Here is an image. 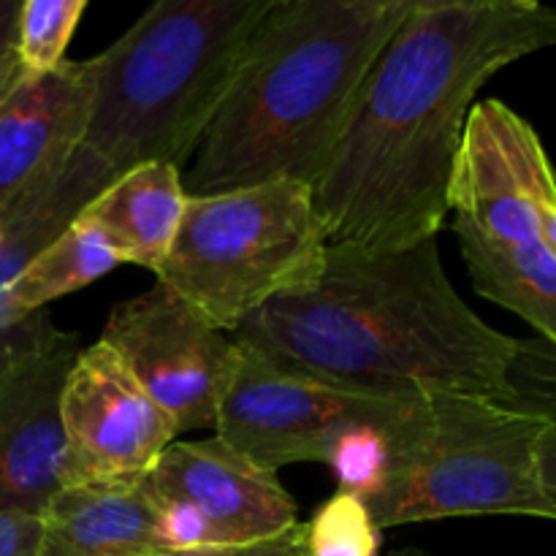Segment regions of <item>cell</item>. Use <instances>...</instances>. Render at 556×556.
<instances>
[{
  "label": "cell",
  "mask_w": 556,
  "mask_h": 556,
  "mask_svg": "<svg viewBox=\"0 0 556 556\" xmlns=\"http://www.w3.org/2000/svg\"><path fill=\"white\" fill-rule=\"evenodd\" d=\"M543 49H556L554 5L413 0L313 190L329 244L400 253L438 239L478 92Z\"/></svg>",
  "instance_id": "obj_1"
},
{
  "label": "cell",
  "mask_w": 556,
  "mask_h": 556,
  "mask_svg": "<svg viewBox=\"0 0 556 556\" xmlns=\"http://www.w3.org/2000/svg\"><path fill=\"white\" fill-rule=\"evenodd\" d=\"M233 340L280 367L372 394L510 400L521 340L489 326L448 280L438 239L400 253L326 248L313 286L253 315Z\"/></svg>",
  "instance_id": "obj_2"
},
{
  "label": "cell",
  "mask_w": 556,
  "mask_h": 556,
  "mask_svg": "<svg viewBox=\"0 0 556 556\" xmlns=\"http://www.w3.org/2000/svg\"><path fill=\"white\" fill-rule=\"evenodd\" d=\"M413 0H275L244 43L182 182L188 195L324 179Z\"/></svg>",
  "instance_id": "obj_3"
},
{
  "label": "cell",
  "mask_w": 556,
  "mask_h": 556,
  "mask_svg": "<svg viewBox=\"0 0 556 556\" xmlns=\"http://www.w3.org/2000/svg\"><path fill=\"white\" fill-rule=\"evenodd\" d=\"M275 0H157L98 58L76 161L106 188L141 163L185 174Z\"/></svg>",
  "instance_id": "obj_4"
},
{
  "label": "cell",
  "mask_w": 556,
  "mask_h": 556,
  "mask_svg": "<svg viewBox=\"0 0 556 556\" xmlns=\"http://www.w3.org/2000/svg\"><path fill=\"white\" fill-rule=\"evenodd\" d=\"M546 421L472 394H416L391 424L378 489L380 530L456 516L556 521L538 478Z\"/></svg>",
  "instance_id": "obj_5"
},
{
  "label": "cell",
  "mask_w": 556,
  "mask_h": 556,
  "mask_svg": "<svg viewBox=\"0 0 556 556\" xmlns=\"http://www.w3.org/2000/svg\"><path fill=\"white\" fill-rule=\"evenodd\" d=\"M313 188L293 179L188 195L155 280L215 329H242L258 309L313 286L326 261Z\"/></svg>",
  "instance_id": "obj_6"
},
{
  "label": "cell",
  "mask_w": 556,
  "mask_h": 556,
  "mask_svg": "<svg viewBox=\"0 0 556 556\" xmlns=\"http://www.w3.org/2000/svg\"><path fill=\"white\" fill-rule=\"evenodd\" d=\"M237 345V372L217 410L215 438L275 476L304 462L329 465L351 429L391 416L410 396L324 383L269 362L244 342Z\"/></svg>",
  "instance_id": "obj_7"
},
{
  "label": "cell",
  "mask_w": 556,
  "mask_h": 556,
  "mask_svg": "<svg viewBox=\"0 0 556 556\" xmlns=\"http://www.w3.org/2000/svg\"><path fill=\"white\" fill-rule=\"evenodd\" d=\"M141 483L168 554L269 541L302 525L280 478L215 434L174 440Z\"/></svg>",
  "instance_id": "obj_8"
},
{
  "label": "cell",
  "mask_w": 556,
  "mask_h": 556,
  "mask_svg": "<svg viewBox=\"0 0 556 556\" xmlns=\"http://www.w3.org/2000/svg\"><path fill=\"white\" fill-rule=\"evenodd\" d=\"M101 340L136 383L174 421L177 432L215 429L217 410L237 372L239 345L155 280L150 291L109 313Z\"/></svg>",
  "instance_id": "obj_9"
},
{
  "label": "cell",
  "mask_w": 556,
  "mask_h": 556,
  "mask_svg": "<svg viewBox=\"0 0 556 556\" xmlns=\"http://www.w3.org/2000/svg\"><path fill=\"white\" fill-rule=\"evenodd\" d=\"M60 418L65 486L141 481L179 434L103 340L76 356L63 386Z\"/></svg>",
  "instance_id": "obj_10"
},
{
  "label": "cell",
  "mask_w": 556,
  "mask_h": 556,
  "mask_svg": "<svg viewBox=\"0 0 556 556\" xmlns=\"http://www.w3.org/2000/svg\"><path fill=\"white\" fill-rule=\"evenodd\" d=\"M79 351V337L54 329L0 362V514L41 516L65 486L60 400Z\"/></svg>",
  "instance_id": "obj_11"
},
{
  "label": "cell",
  "mask_w": 556,
  "mask_h": 556,
  "mask_svg": "<svg viewBox=\"0 0 556 556\" xmlns=\"http://www.w3.org/2000/svg\"><path fill=\"white\" fill-rule=\"evenodd\" d=\"M98 58L65 60L43 76H20L0 98V212L63 172L90 119Z\"/></svg>",
  "instance_id": "obj_12"
},
{
  "label": "cell",
  "mask_w": 556,
  "mask_h": 556,
  "mask_svg": "<svg viewBox=\"0 0 556 556\" xmlns=\"http://www.w3.org/2000/svg\"><path fill=\"white\" fill-rule=\"evenodd\" d=\"M36 556H168L144 483L65 486L41 514Z\"/></svg>",
  "instance_id": "obj_13"
},
{
  "label": "cell",
  "mask_w": 556,
  "mask_h": 556,
  "mask_svg": "<svg viewBox=\"0 0 556 556\" xmlns=\"http://www.w3.org/2000/svg\"><path fill=\"white\" fill-rule=\"evenodd\" d=\"M185 204L188 193L177 166L141 163L106 185L79 217L101 228L123 264L155 275L177 237Z\"/></svg>",
  "instance_id": "obj_14"
},
{
  "label": "cell",
  "mask_w": 556,
  "mask_h": 556,
  "mask_svg": "<svg viewBox=\"0 0 556 556\" xmlns=\"http://www.w3.org/2000/svg\"><path fill=\"white\" fill-rule=\"evenodd\" d=\"M87 11V0H20L16 63L22 76H43L65 63V49Z\"/></svg>",
  "instance_id": "obj_15"
},
{
  "label": "cell",
  "mask_w": 556,
  "mask_h": 556,
  "mask_svg": "<svg viewBox=\"0 0 556 556\" xmlns=\"http://www.w3.org/2000/svg\"><path fill=\"white\" fill-rule=\"evenodd\" d=\"M304 548L307 556H380L383 530L362 500L337 489L304 525Z\"/></svg>",
  "instance_id": "obj_16"
},
{
  "label": "cell",
  "mask_w": 556,
  "mask_h": 556,
  "mask_svg": "<svg viewBox=\"0 0 556 556\" xmlns=\"http://www.w3.org/2000/svg\"><path fill=\"white\" fill-rule=\"evenodd\" d=\"M508 407L556 421V351L543 340H521L508 372Z\"/></svg>",
  "instance_id": "obj_17"
},
{
  "label": "cell",
  "mask_w": 556,
  "mask_h": 556,
  "mask_svg": "<svg viewBox=\"0 0 556 556\" xmlns=\"http://www.w3.org/2000/svg\"><path fill=\"white\" fill-rule=\"evenodd\" d=\"M41 541V516L3 510L0 514V556H36Z\"/></svg>",
  "instance_id": "obj_18"
},
{
  "label": "cell",
  "mask_w": 556,
  "mask_h": 556,
  "mask_svg": "<svg viewBox=\"0 0 556 556\" xmlns=\"http://www.w3.org/2000/svg\"><path fill=\"white\" fill-rule=\"evenodd\" d=\"M168 556H307L304 548V521L293 527L286 535L269 538V541L244 543V546L223 548H199V552H177Z\"/></svg>",
  "instance_id": "obj_19"
},
{
  "label": "cell",
  "mask_w": 556,
  "mask_h": 556,
  "mask_svg": "<svg viewBox=\"0 0 556 556\" xmlns=\"http://www.w3.org/2000/svg\"><path fill=\"white\" fill-rule=\"evenodd\" d=\"M16 20H20V0H0V98L22 76L16 63Z\"/></svg>",
  "instance_id": "obj_20"
},
{
  "label": "cell",
  "mask_w": 556,
  "mask_h": 556,
  "mask_svg": "<svg viewBox=\"0 0 556 556\" xmlns=\"http://www.w3.org/2000/svg\"><path fill=\"white\" fill-rule=\"evenodd\" d=\"M538 478L543 494L556 510V421H548L538 440Z\"/></svg>",
  "instance_id": "obj_21"
},
{
  "label": "cell",
  "mask_w": 556,
  "mask_h": 556,
  "mask_svg": "<svg viewBox=\"0 0 556 556\" xmlns=\"http://www.w3.org/2000/svg\"><path fill=\"white\" fill-rule=\"evenodd\" d=\"M380 556H434V554L421 552V548H394V552H386Z\"/></svg>",
  "instance_id": "obj_22"
}]
</instances>
